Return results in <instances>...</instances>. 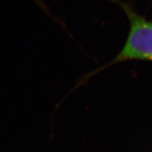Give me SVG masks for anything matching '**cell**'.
Returning <instances> with one entry per match:
<instances>
[{
	"label": "cell",
	"mask_w": 152,
	"mask_h": 152,
	"mask_svg": "<svg viewBox=\"0 0 152 152\" xmlns=\"http://www.w3.org/2000/svg\"><path fill=\"white\" fill-rule=\"evenodd\" d=\"M113 1L118 4L124 11L129 22V31L126 42L119 53L109 64L89 73L82 79L79 85H82L91 76L111 65L134 60L152 62V22L138 14L135 10L126 2L120 0Z\"/></svg>",
	"instance_id": "cell-1"
},
{
	"label": "cell",
	"mask_w": 152,
	"mask_h": 152,
	"mask_svg": "<svg viewBox=\"0 0 152 152\" xmlns=\"http://www.w3.org/2000/svg\"><path fill=\"white\" fill-rule=\"evenodd\" d=\"M32 1L38 6V7H39V8H40V9H41V10H42L44 11L45 14H47L49 17H51L52 19H53V20H56L58 23H59L58 20H57V19L52 15L51 10H49V8L48 7V5H47V4H46L47 0H32Z\"/></svg>",
	"instance_id": "cell-2"
}]
</instances>
